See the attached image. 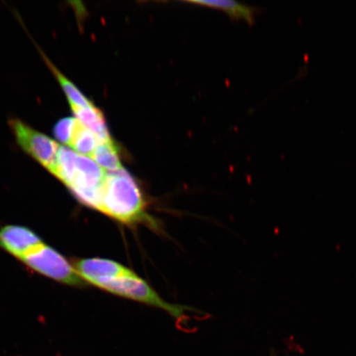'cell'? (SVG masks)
<instances>
[{"label":"cell","instance_id":"cell-1","mask_svg":"<svg viewBox=\"0 0 356 356\" xmlns=\"http://www.w3.org/2000/svg\"><path fill=\"white\" fill-rule=\"evenodd\" d=\"M101 212L127 225L146 220L143 195L126 169L106 175Z\"/></svg>","mask_w":356,"mask_h":356},{"label":"cell","instance_id":"cell-2","mask_svg":"<svg viewBox=\"0 0 356 356\" xmlns=\"http://www.w3.org/2000/svg\"><path fill=\"white\" fill-rule=\"evenodd\" d=\"M96 286L113 293L114 295L157 307L176 318L182 317L186 309L185 306L171 305L164 301L144 280L138 277L136 274L132 277L104 280L97 283Z\"/></svg>","mask_w":356,"mask_h":356},{"label":"cell","instance_id":"cell-3","mask_svg":"<svg viewBox=\"0 0 356 356\" xmlns=\"http://www.w3.org/2000/svg\"><path fill=\"white\" fill-rule=\"evenodd\" d=\"M21 260L38 273L57 282L70 286H81L83 284V280L80 278L74 267L55 249L44 243Z\"/></svg>","mask_w":356,"mask_h":356},{"label":"cell","instance_id":"cell-4","mask_svg":"<svg viewBox=\"0 0 356 356\" xmlns=\"http://www.w3.org/2000/svg\"><path fill=\"white\" fill-rule=\"evenodd\" d=\"M10 126L21 148L49 171L55 163L60 145L50 137L35 131L19 120H10Z\"/></svg>","mask_w":356,"mask_h":356},{"label":"cell","instance_id":"cell-5","mask_svg":"<svg viewBox=\"0 0 356 356\" xmlns=\"http://www.w3.org/2000/svg\"><path fill=\"white\" fill-rule=\"evenodd\" d=\"M74 269L80 278L93 286L104 280L136 275L131 269L118 262L102 258H88L78 261L74 264Z\"/></svg>","mask_w":356,"mask_h":356},{"label":"cell","instance_id":"cell-6","mask_svg":"<svg viewBox=\"0 0 356 356\" xmlns=\"http://www.w3.org/2000/svg\"><path fill=\"white\" fill-rule=\"evenodd\" d=\"M42 244L41 238L25 227L8 225L0 230V247L19 259Z\"/></svg>","mask_w":356,"mask_h":356},{"label":"cell","instance_id":"cell-7","mask_svg":"<svg viewBox=\"0 0 356 356\" xmlns=\"http://www.w3.org/2000/svg\"><path fill=\"white\" fill-rule=\"evenodd\" d=\"M106 172L95 160L88 156L78 155L76 175L68 188L72 190H101L104 189Z\"/></svg>","mask_w":356,"mask_h":356},{"label":"cell","instance_id":"cell-8","mask_svg":"<svg viewBox=\"0 0 356 356\" xmlns=\"http://www.w3.org/2000/svg\"><path fill=\"white\" fill-rule=\"evenodd\" d=\"M70 106L77 120L95 134L99 144L113 140L106 127L104 115L99 108L95 106L87 108H79L73 105Z\"/></svg>","mask_w":356,"mask_h":356},{"label":"cell","instance_id":"cell-9","mask_svg":"<svg viewBox=\"0 0 356 356\" xmlns=\"http://www.w3.org/2000/svg\"><path fill=\"white\" fill-rule=\"evenodd\" d=\"M78 154L68 147L60 145L58 149L55 163L49 172L69 186L72 184L76 175V162Z\"/></svg>","mask_w":356,"mask_h":356},{"label":"cell","instance_id":"cell-10","mask_svg":"<svg viewBox=\"0 0 356 356\" xmlns=\"http://www.w3.org/2000/svg\"><path fill=\"white\" fill-rule=\"evenodd\" d=\"M90 158L106 172H115L124 168L120 160L118 147L113 140L97 145Z\"/></svg>","mask_w":356,"mask_h":356},{"label":"cell","instance_id":"cell-11","mask_svg":"<svg viewBox=\"0 0 356 356\" xmlns=\"http://www.w3.org/2000/svg\"><path fill=\"white\" fill-rule=\"evenodd\" d=\"M189 3L197 4V6L210 7L213 8H217L228 13V15L233 17V19H244L252 24L254 21L255 8L243 6V4L234 2V1H227V0H218V1H188Z\"/></svg>","mask_w":356,"mask_h":356},{"label":"cell","instance_id":"cell-12","mask_svg":"<svg viewBox=\"0 0 356 356\" xmlns=\"http://www.w3.org/2000/svg\"><path fill=\"white\" fill-rule=\"evenodd\" d=\"M97 145L99 140L95 134L77 120L69 146L77 153L91 157Z\"/></svg>","mask_w":356,"mask_h":356},{"label":"cell","instance_id":"cell-13","mask_svg":"<svg viewBox=\"0 0 356 356\" xmlns=\"http://www.w3.org/2000/svg\"><path fill=\"white\" fill-rule=\"evenodd\" d=\"M42 55L44 57V60H46L48 66L50 67L53 74H55L58 81H59L61 88H63L67 97H68L70 105L76 106H79V108H87V106H93L92 102L89 101L86 97H84L82 95V92L74 86V84L72 82H70L65 75L62 74L60 71L51 63V61L47 59L42 52Z\"/></svg>","mask_w":356,"mask_h":356},{"label":"cell","instance_id":"cell-14","mask_svg":"<svg viewBox=\"0 0 356 356\" xmlns=\"http://www.w3.org/2000/svg\"><path fill=\"white\" fill-rule=\"evenodd\" d=\"M76 122L77 119L73 118L61 119L58 122L53 129L56 139L62 144L70 145Z\"/></svg>","mask_w":356,"mask_h":356}]
</instances>
